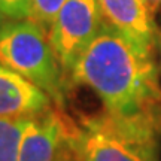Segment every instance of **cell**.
Here are the masks:
<instances>
[{
	"label": "cell",
	"mask_w": 161,
	"mask_h": 161,
	"mask_svg": "<svg viewBox=\"0 0 161 161\" xmlns=\"http://www.w3.org/2000/svg\"><path fill=\"white\" fill-rule=\"evenodd\" d=\"M155 54H157V60H158V66H160V72H161V23H158V27H157Z\"/></svg>",
	"instance_id": "obj_11"
},
{
	"label": "cell",
	"mask_w": 161,
	"mask_h": 161,
	"mask_svg": "<svg viewBox=\"0 0 161 161\" xmlns=\"http://www.w3.org/2000/svg\"><path fill=\"white\" fill-rule=\"evenodd\" d=\"M0 64L31 80L63 109L69 84L43 27L25 18L11 19L0 30Z\"/></svg>",
	"instance_id": "obj_3"
},
{
	"label": "cell",
	"mask_w": 161,
	"mask_h": 161,
	"mask_svg": "<svg viewBox=\"0 0 161 161\" xmlns=\"http://www.w3.org/2000/svg\"><path fill=\"white\" fill-rule=\"evenodd\" d=\"M30 118H0V161H18L25 128Z\"/></svg>",
	"instance_id": "obj_8"
},
{
	"label": "cell",
	"mask_w": 161,
	"mask_h": 161,
	"mask_svg": "<svg viewBox=\"0 0 161 161\" xmlns=\"http://www.w3.org/2000/svg\"><path fill=\"white\" fill-rule=\"evenodd\" d=\"M79 125L85 161H160L161 109L133 116L102 109Z\"/></svg>",
	"instance_id": "obj_2"
},
{
	"label": "cell",
	"mask_w": 161,
	"mask_h": 161,
	"mask_svg": "<svg viewBox=\"0 0 161 161\" xmlns=\"http://www.w3.org/2000/svg\"><path fill=\"white\" fill-rule=\"evenodd\" d=\"M148 3H149V6L152 8V11L155 12V14L161 8V0H148Z\"/></svg>",
	"instance_id": "obj_13"
},
{
	"label": "cell",
	"mask_w": 161,
	"mask_h": 161,
	"mask_svg": "<svg viewBox=\"0 0 161 161\" xmlns=\"http://www.w3.org/2000/svg\"><path fill=\"white\" fill-rule=\"evenodd\" d=\"M160 76L157 54L140 49L104 23L79 55L69 86H86L98 97L104 110L133 116L161 109Z\"/></svg>",
	"instance_id": "obj_1"
},
{
	"label": "cell",
	"mask_w": 161,
	"mask_h": 161,
	"mask_svg": "<svg viewBox=\"0 0 161 161\" xmlns=\"http://www.w3.org/2000/svg\"><path fill=\"white\" fill-rule=\"evenodd\" d=\"M18 161H85L79 122L57 106L31 116Z\"/></svg>",
	"instance_id": "obj_4"
},
{
	"label": "cell",
	"mask_w": 161,
	"mask_h": 161,
	"mask_svg": "<svg viewBox=\"0 0 161 161\" xmlns=\"http://www.w3.org/2000/svg\"><path fill=\"white\" fill-rule=\"evenodd\" d=\"M64 3L66 0H31L30 19L36 21L40 27H43L49 33L52 23L55 21V17Z\"/></svg>",
	"instance_id": "obj_9"
},
{
	"label": "cell",
	"mask_w": 161,
	"mask_h": 161,
	"mask_svg": "<svg viewBox=\"0 0 161 161\" xmlns=\"http://www.w3.org/2000/svg\"><path fill=\"white\" fill-rule=\"evenodd\" d=\"M104 23L146 52L155 54L158 23L148 0H98Z\"/></svg>",
	"instance_id": "obj_6"
},
{
	"label": "cell",
	"mask_w": 161,
	"mask_h": 161,
	"mask_svg": "<svg viewBox=\"0 0 161 161\" xmlns=\"http://www.w3.org/2000/svg\"><path fill=\"white\" fill-rule=\"evenodd\" d=\"M54 106L55 103L42 88L0 64V118H31Z\"/></svg>",
	"instance_id": "obj_7"
},
{
	"label": "cell",
	"mask_w": 161,
	"mask_h": 161,
	"mask_svg": "<svg viewBox=\"0 0 161 161\" xmlns=\"http://www.w3.org/2000/svg\"><path fill=\"white\" fill-rule=\"evenodd\" d=\"M8 21H11V18L8 17V15L5 14V12L2 11V9H0V30L3 29V25H5V24L8 23Z\"/></svg>",
	"instance_id": "obj_12"
},
{
	"label": "cell",
	"mask_w": 161,
	"mask_h": 161,
	"mask_svg": "<svg viewBox=\"0 0 161 161\" xmlns=\"http://www.w3.org/2000/svg\"><path fill=\"white\" fill-rule=\"evenodd\" d=\"M0 9L11 19H25L31 15V0H0Z\"/></svg>",
	"instance_id": "obj_10"
},
{
	"label": "cell",
	"mask_w": 161,
	"mask_h": 161,
	"mask_svg": "<svg viewBox=\"0 0 161 161\" xmlns=\"http://www.w3.org/2000/svg\"><path fill=\"white\" fill-rule=\"evenodd\" d=\"M103 25L104 18L98 0H66L60 9L48 36L67 84L79 55Z\"/></svg>",
	"instance_id": "obj_5"
}]
</instances>
